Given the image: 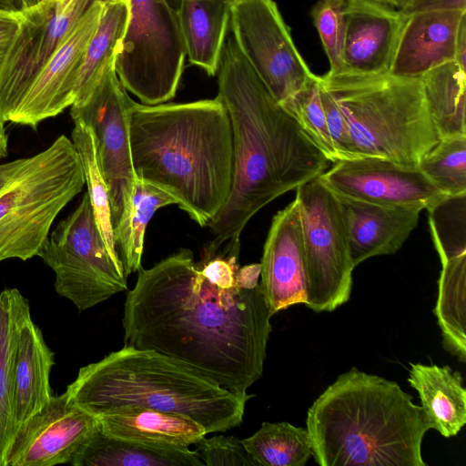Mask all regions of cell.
<instances>
[{
	"mask_svg": "<svg viewBox=\"0 0 466 466\" xmlns=\"http://www.w3.org/2000/svg\"><path fill=\"white\" fill-rule=\"evenodd\" d=\"M272 316L259 285L217 281L180 248L137 270L124 304V342L177 359L244 395L262 376Z\"/></svg>",
	"mask_w": 466,
	"mask_h": 466,
	"instance_id": "6da1fadb",
	"label": "cell"
},
{
	"mask_svg": "<svg viewBox=\"0 0 466 466\" xmlns=\"http://www.w3.org/2000/svg\"><path fill=\"white\" fill-rule=\"evenodd\" d=\"M217 75V96L231 122L234 168L228 201L208 225L214 235L212 249L239 244L257 212L329 167V159L256 75L229 31Z\"/></svg>",
	"mask_w": 466,
	"mask_h": 466,
	"instance_id": "7a4b0ae2",
	"label": "cell"
},
{
	"mask_svg": "<svg viewBox=\"0 0 466 466\" xmlns=\"http://www.w3.org/2000/svg\"><path fill=\"white\" fill-rule=\"evenodd\" d=\"M129 138L136 177L171 195L200 227L220 212L233 181V135L220 99L133 101Z\"/></svg>",
	"mask_w": 466,
	"mask_h": 466,
	"instance_id": "3957f363",
	"label": "cell"
},
{
	"mask_svg": "<svg viewBox=\"0 0 466 466\" xmlns=\"http://www.w3.org/2000/svg\"><path fill=\"white\" fill-rule=\"evenodd\" d=\"M306 423L320 466H427L430 426L396 381L351 368L312 403Z\"/></svg>",
	"mask_w": 466,
	"mask_h": 466,
	"instance_id": "277c9868",
	"label": "cell"
},
{
	"mask_svg": "<svg viewBox=\"0 0 466 466\" xmlns=\"http://www.w3.org/2000/svg\"><path fill=\"white\" fill-rule=\"evenodd\" d=\"M68 401L97 417L126 408L190 417L208 433L241 424L247 401L190 365L129 345L80 368L66 390Z\"/></svg>",
	"mask_w": 466,
	"mask_h": 466,
	"instance_id": "5b68a950",
	"label": "cell"
},
{
	"mask_svg": "<svg viewBox=\"0 0 466 466\" xmlns=\"http://www.w3.org/2000/svg\"><path fill=\"white\" fill-rule=\"evenodd\" d=\"M319 80L344 114L351 157L417 167L439 142L420 77L343 71Z\"/></svg>",
	"mask_w": 466,
	"mask_h": 466,
	"instance_id": "8992f818",
	"label": "cell"
},
{
	"mask_svg": "<svg viewBox=\"0 0 466 466\" xmlns=\"http://www.w3.org/2000/svg\"><path fill=\"white\" fill-rule=\"evenodd\" d=\"M85 184L77 150L65 135L38 154L0 164V262L37 256Z\"/></svg>",
	"mask_w": 466,
	"mask_h": 466,
	"instance_id": "52a82bcc",
	"label": "cell"
},
{
	"mask_svg": "<svg viewBox=\"0 0 466 466\" xmlns=\"http://www.w3.org/2000/svg\"><path fill=\"white\" fill-rule=\"evenodd\" d=\"M37 256L56 275L55 289L83 311L127 289L120 258L108 250L87 192L49 233Z\"/></svg>",
	"mask_w": 466,
	"mask_h": 466,
	"instance_id": "ba28073f",
	"label": "cell"
},
{
	"mask_svg": "<svg viewBox=\"0 0 466 466\" xmlns=\"http://www.w3.org/2000/svg\"><path fill=\"white\" fill-rule=\"evenodd\" d=\"M129 20L115 68L127 91L142 104L172 99L186 52L177 12L167 0H127Z\"/></svg>",
	"mask_w": 466,
	"mask_h": 466,
	"instance_id": "9c48e42d",
	"label": "cell"
},
{
	"mask_svg": "<svg viewBox=\"0 0 466 466\" xmlns=\"http://www.w3.org/2000/svg\"><path fill=\"white\" fill-rule=\"evenodd\" d=\"M307 300L315 312H331L345 304L352 289V263L339 199L319 177L296 189Z\"/></svg>",
	"mask_w": 466,
	"mask_h": 466,
	"instance_id": "30bf717a",
	"label": "cell"
},
{
	"mask_svg": "<svg viewBox=\"0 0 466 466\" xmlns=\"http://www.w3.org/2000/svg\"><path fill=\"white\" fill-rule=\"evenodd\" d=\"M110 63L90 91L70 106L73 120H81L93 131L96 159L107 187L116 242L124 235L132 208L137 179L129 138L127 95Z\"/></svg>",
	"mask_w": 466,
	"mask_h": 466,
	"instance_id": "8fae6325",
	"label": "cell"
},
{
	"mask_svg": "<svg viewBox=\"0 0 466 466\" xmlns=\"http://www.w3.org/2000/svg\"><path fill=\"white\" fill-rule=\"evenodd\" d=\"M228 31L275 100L282 104L314 75L273 0H234Z\"/></svg>",
	"mask_w": 466,
	"mask_h": 466,
	"instance_id": "7c38bea8",
	"label": "cell"
},
{
	"mask_svg": "<svg viewBox=\"0 0 466 466\" xmlns=\"http://www.w3.org/2000/svg\"><path fill=\"white\" fill-rule=\"evenodd\" d=\"M93 0L63 8L42 0L23 10L19 30L0 71V116L10 122L34 81Z\"/></svg>",
	"mask_w": 466,
	"mask_h": 466,
	"instance_id": "4fadbf2b",
	"label": "cell"
},
{
	"mask_svg": "<svg viewBox=\"0 0 466 466\" xmlns=\"http://www.w3.org/2000/svg\"><path fill=\"white\" fill-rule=\"evenodd\" d=\"M319 177L337 195L381 206L422 210L442 196L418 167L377 157L337 160Z\"/></svg>",
	"mask_w": 466,
	"mask_h": 466,
	"instance_id": "5bb4252c",
	"label": "cell"
},
{
	"mask_svg": "<svg viewBox=\"0 0 466 466\" xmlns=\"http://www.w3.org/2000/svg\"><path fill=\"white\" fill-rule=\"evenodd\" d=\"M97 418L70 403L66 393L49 401L15 430L4 466H54L68 463L96 429Z\"/></svg>",
	"mask_w": 466,
	"mask_h": 466,
	"instance_id": "9a60e30c",
	"label": "cell"
},
{
	"mask_svg": "<svg viewBox=\"0 0 466 466\" xmlns=\"http://www.w3.org/2000/svg\"><path fill=\"white\" fill-rule=\"evenodd\" d=\"M106 0H93L84 15L41 70L11 123L35 128L43 120L71 106L86 48L95 34Z\"/></svg>",
	"mask_w": 466,
	"mask_h": 466,
	"instance_id": "2e32d148",
	"label": "cell"
},
{
	"mask_svg": "<svg viewBox=\"0 0 466 466\" xmlns=\"http://www.w3.org/2000/svg\"><path fill=\"white\" fill-rule=\"evenodd\" d=\"M260 265L259 286L272 315L306 303L307 277L296 198L273 217Z\"/></svg>",
	"mask_w": 466,
	"mask_h": 466,
	"instance_id": "e0dca14e",
	"label": "cell"
},
{
	"mask_svg": "<svg viewBox=\"0 0 466 466\" xmlns=\"http://www.w3.org/2000/svg\"><path fill=\"white\" fill-rule=\"evenodd\" d=\"M408 15L373 0H346L344 71L389 73Z\"/></svg>",
	"mask_w": 466,
	"mask_h": 466,
	"instance_id": "ac0fdd59",
	"label": "cell"
},
{
	"mask_svg": "<svg viewBox=\"0 0 466 466\" xmlns=\"http://www.w3.org/2000/svg\"><path fill=\"white\" fill-rule=\"evenodd\" d=\"M466 11L442 10L408 15L389 74L420 77L456 58L457 40Z\"/></svg>",
	"mask_w": 466,
	"mask_h": 466,
	"instance_id": "d6986e66",
	"label": "cell"
},
{
	"mask_svg": "<svg viewBox=\"0 0 466 466\" xmlns=\"http://www.w3.org/2000/svg\"><path fill=\"white\" fill-rule=\"evenodd\" d=\"M336 196L354 267L371 257L396 253L417 226L421 211Z\"/></svg>",
	"mask_w": 466,
	"mask_h": 466,
	"instance_id": "ffe728a7",
	"label": "cell"
},
{
	"mask_svg": "<svg viewBox=\"0 0 466 466\" xmlns=\"http://www.w3.org/2000/svg\"><path fill=\"white\" fill-rule=\"evenodd\" d=\"M96 418L104 434L151 446L188 448L208 434L190 417L151 409H119Z\"/></svg>",
	"mask_w": 466,
	"mask_h": 466,
	"instance_id": "44dd1931",
	"label": "cell"
},
{
	"mask_svg": "<svg viewBox=\"0 0 466 466\" xmlns=\"http://www.w3.org/2000/svg\"><path fill=\"white\" fill-rule=\"evenodd\" d=\"M53 364L54 354L30 315L20 328L14 356L13 419L15 430L51 399L49 375Z\"/></svg>",
	"mask_w": 466,
	"mask_h": 466,
	"instance_id": "7402d4cb",
	"label": "cell"
},
{
	"mask_svg": "<svg viewBox=\"0 0 466 466\" xmlns=\"http://www.w3.org/2000/svg\"><path fill=\"white\" fill-rule=\"evenodd\" d=\"M408 381L418 392L430 429L450 438L466 423V390L462 377L449 366L410 363Z\"/></svg>",
	"mask_w": 466,
	"mask_h": 466,
	"instance_id": "603a6c76",
	"label": "cell"
},
{
	"mask_svg": "<svg viewBox=\"0 0 466 466\" xmlns=\"http://www.w3.org/2000/svg\"><path fill=\"white\" fill-rule=\"evenodd\" d=\"M234 0H181L177 18L186 57L208 76L217 75Z\"/></svg>",
	"mask_w": 466,
	"mask_h": 466,
	"instance_id": "cb8c5ba5",
	"label": "cell"
},
{
	"mask_svg": "<svg viewBox=\"0 0 466 466\" xmlns=\"http://www.w3.org/2000/svg\"><path fill=\"white\" fill-rule=\"evenodd\" d=\"M74 466H202L189 448H165L118 440L96 429L74 453Z\"/></svg>",
	"mask_w": 466,
	"mask_h": 466,
	"instance_id": "d4e9b609",
	"label": "cell"
},
{
	"mask_svg": "<svg viewBox=\"0 0 466 466\" xmlns=\"http://www.w3.org/2000/svg\"><path fill=\"white\" fill-rule=\"evenodd\" d=\"M30 316L27 300L17 289L0 292V466L15 433L13 366L15 345L24 320Z\"/></svg>",
	"mask_w": 466,
	"mask_h": 466,
	"instance_id": "484cf974",
	"label": "cell"
},
{
	"mask_svg": "<svg viewBox=\"0 0 466 466\" xmlns=\"http://www.w3.org/2000/svg\"><path fill=\"white\" fill-rule=\"evenodd\" d=\"M420 80L440 139L465 136L466 70L453 60L425 73Z\"/></svg>",
	"mask_w": 466,
	"mask_h": 466,
	"instance_id": "4316f807",
	"label": "cell"
},
{
	"mask_svg": "<svg viewBox=\"0 0 466 466\" xmlns=\"http://www.w3.org/2000/svg\"><path fill=\"white\" fill-rule=\"evenodd\" d=\"M128 20L127 0H106L97 28L84 54L76 86L75 101L83 98L106 66L116 61L126 35Z\"/></svg>",
	"mask_w": 466,
	"mask_h": 466,
	"instance_id": "83f0119b",
	"label": "cell"
},
{
	"mask_svg": "<svg viewBox=\"0 0 466 466\" xmlns=\"http://www.w3.org/2000/svg\"><path fill=\"white\" fill-rule=\"evenodd\" d=\"M242 442L258 466H304L312 456L307 429L286 421H265Z\"/></svg>",
	"mask_w": 466,
	"mask_h": 466,
	"instance_id": "f1b7e54d",
	"label": "cell"
},
{
	"mask_svg": "<svg viewBox=\"0 0 466 466\" xmlns=\"http://www.w3.org/2000/svg\"><path fill=\"white\" fill-rule=\"evenodd\" d=\"M71 140L82 163L87 194L98 229L110 253L120 258L112 227L108 190L98 167L93 131L81 120H74Z\"/></svg>",
	"mask_w": 466,
	"mask_h": 466,
	"instance_id": "f546056e",
	"label": "cell"
},
{
	"mask_svg": "<svg viewBox=\"0 0 466 466\" xmlns=\"http://www.w3.org/2000/svg\"><path fill=\"white\" fill-rule=\"evenodd\" d=\"M171 204H177L171 195L149 183L136 179L127 229L116 242L127 277L142 267L144 238L148 222L157 209Z\"/></svg>",
	"mask_w": 466,
	"mask_h": 466,
	"instance_id": "4dcf8cb0",
	"label": "cell"
},
{
	"mask_svg": "<svg viewBox=\"0 0 466 466\" xmlns=\"http://www.w3.org/2000/svg\"><path fill=\"white\" fill-rule=\"evenodd\" d=\"M417 167L442 195L466 193V135L440 139Z\"/></svg>",
	"mask_w": 466,
	"mask_h": 466,
	"instance_id": "1f68e13d",
	"label": "cell"
},
{
	"mask_svg": "<svg viewBox=\"0 0 466 466\" xmlns=\"http://www.w3.org/2000/svg\"><path fill=\"white\" fill-rule=\"evenodd\" d=\"M426 209L441 261L466 254V193L442 195Z\"/></svg>",
	"mask_w": 466,
	"mask_h": 466,
	"instance_id": "d6a6232c",
	"label": "cell"
},
{
	"mask_svg": "<svg viewBox=\"0 0 466 466\" xmlns=\"http://www.w3.org/2000/svg\"><path fill=\"white\" fill-rule=\"evenodd\" d=\"M319 76L280 104L329 162L338 160L319 96Z\"/></svg>",
	"mask_w": 466,
	"mask_h": 466,
	"instance_id": "836d02e7",
	"label": "cell"
},
{
	"mask_svg": "<svg viewBox=\"0 0 466 466\" xmlns=\"http://www.w3.org/2000/svg\"><path fill=\"white\" fill-rule=\"evenodd\" d=\"M345 8L346 0H319L311 11L313 23L329 61L330 74L344 71Z\"/></svg>",
	"mask_w": 466,
	"mask_h": 466,
	"instance_id": "e575fe53",
	"label": "cell"
},
{
	"mask_svg": "<svg viewBox=\"0 0 466 466\" xmlns=\"http://www.w3.org/2000/svg\"><path fill=\"white\" fill-rule=\"evenodd\" d=\"M196 453L208 466H258L242 440L233 436L203 437L194 444Z\"/></svg>",
	"mask_w": 466,
	"mask_h": 466,
	"instance_id": "d590c367",
	"label": "cell"
},
{
	"mask_svg": "<svg viewBox=\"0 0 466 466\" xmlns=\"http://www.w3.org/2000/svg\"><path fill=\"white\" fill-rule=\"evenodd\" d=\"M319 86L327 126L338 156V160L350 158V139L344 114L334 97L320 84L319 80Z\"/></svg>",
	"mask_w": 466,
	"mask_h": 466,
	"instance_id": "8d00e7d4",
	"label": "cell"
},
{
	"mask_svg": "<svg viewBox=\"0 0 466 466\" xmlns=\"http://www.w3.org/2000/svg\"><path fill=\"white\" fill-rule=\"evenodd\" d=\"M23 11L0 9V71L19 30Z\"/></svg>",
	"mask_w": 466,
	"mask_h": 466,
	"instance_id": "74e56055",
	"label": "cell"
},
{
	"mask_svg": "<svg viewBox=\"0 0 466 466\" xmlns=\"http://www.w3.org/2000/svg\"><path fill=\"white\" fill-rule=\"evenodd\" d=\"M401 10L407 15L442 10L466 11V0H409Z\"/></svg>",
	"mask_w": 466,
	"mask_h": 466,
	"instance_id": "f35d334b",
	"label": "cell"
},
{
	"mask_svg": "<svg viewBox=\"0 0 466 466\" xmlns=\"http://www.w3.org/2000/svg\"><path fill=\"white\" fill-rule=\"evenodd\" d=\"M261 273L260 263H252L238 268L236 279L238 284L244 289H252L259 285L258 279Z\"/></svg>",
	"mask_w": 466,
	"mask_h": 466,
	"instance_id": "ab89813d",
	"label": "cell"
},
{
	"mask_svg": "<svg viewBox=\"0 0 466 466\" xmlns=\"http://www.w3.org/2000/svg\"><path fill=\"white\" fill-rule=\"evenodd\" d=\"M466 18L462 21L457 40V50L455 61L465 69L466 58Z\"/></svg>",
	"mask_w": 466,
	"mask_h": 466,
	"instance_id": "60d3db41",
	"label": "cell"
},
{
	"mask_svg": "<svg viewBox=\"0 0 466 466\" xmlns=\"http://www.w3.org/2000/svg\"><path fill=\"white\" fill-rule=\"evenodd\" d=\"M42 0H0V9L23 11Z\"/></svg>",
	"mask_w": 466,
	"mask_h": 466,
	"instance_id": "b9f144b4",
	"label": "cell"
},
{
	"mask_svg": "<svg viewBox=\"0 0 466 466\" xmlns=\"http://www.w3.org/2000/svg\"><path fill=\"white\" fill-rule=\"evenodd\" d=\"M4 124H5V122L2 120V118L0 116V158L5 157L8 153V150H7L8 138H7V135L5 130Z\"/></svg>",
	"mask_w": 466,
	"mask_h": 466,
	"instance_id": "7bdbcfd3",
	"label": "cell"
},
{
	"mask_svg": "<svg viewBox=\"0 0 466 466\" xmlns=\"http://www.w3.org/2000/svg\"><path fill=\"white\" fill-rule=\"evenodd\" d=\"M376 2H380L388 5H390L395 8L401 9L407 4L409 0H373Z\"/></svg>",
	"mask_w": 466,
	"mask_h": 466,
	"instance_id": "ee69618b",
	"label": "cell"
},
{
	"mask_svg": "<svg viewBox=\"0 0 466 466\" xmlns=\"http://www.w3.org/2000/svg\"><path fill=\"white\" fill-rule=\"evenodd\" d=\"M169 5L177 12L181 0H167Z\"/></svg>",
	"mask_w": 466,
	"mask_h": 466,
	"instance_id": "f6af8a7d",
	"label": "cell"
},
{
	"mask_svg": "<svg viewBox=\"0 0 466 466\" xmlns=\"http://www.w3.org/2000/svg\"><path fill=\"white\" fill-rule=\"evenodd\" d=\"M56 1L63 8H66L73 3L74 0H56Z\"/></svg>",
	"mask_w": 466,
	"mask_h": 466,
	"instance_id": "bcb514c9",
	"label": "cell"
},
{
	"mask_svg": "<svg viewBox=\"0 0 466 466\" xmlns=\"http://www.w3.org/2000/svg\"><path fill=\"white\" fill-rule=\"evenodd\" d=\"M107 1H114V0H107Z\"/></svg>",
	"mask_w": 466,
	"mask_h": 466,
	"instance_id": "7dc6e473",
	"label": "cell"
}]
</instances>
